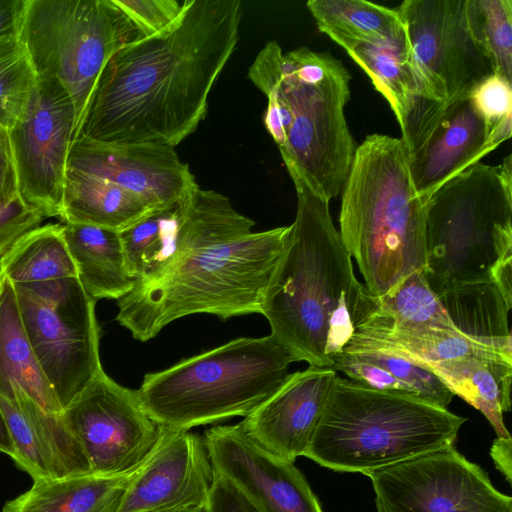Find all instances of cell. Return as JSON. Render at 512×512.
<instances>
[{
  "mask_svg": "<svg viewBox=\"0 0 512 512\" xmlns=\"http://www.w3.org/2000/svg\"><path fill=\"white\" fill-rule=\"evenodd\" d=\"M396 10L419 89L418 102L407 119L470 96L494 73L469 31L466 0H405Z\"/></svg>",
  "mask_w": 512,
  "mask_h": 512,
  "instance_id": "8fae6325",
  "label": "cell"
},
{
  "mask_svg": "<svg viewBox=\"0 0 512 512\" xmlns=\"http://www.w3.org/2000/svg\"><path fill=\"white\" fill-rule=\"evenodd\" d=\"M337 376L331 367L309 366L290 373L280 388L239 424L270 454L294 463L309 447Z\"/></svg>",
  "mask_w": 512,
  "mask_h": 512,
  "instance_id": "ac0fdd59",
  "label": "cell"
},
{
  "mask_svg": "<svg viewBox=\"0 0 512 512\" xmlns=\"http://www.w3.org/2000/svg\"><path fill=\"white\" fill-rule=\"evenodd\" d=\"M292 362L271 335L241 337L146 374L137 393L156 423L190 430L248 416L285 382Z\"/></svg>",
  "mask_w": 512,
  "mask_h": 512,
  "instance_id": "52a82bcc",
  "label": "cell"
},
{
  "mask_svg": "<svg viewBox=\"0 0 512 512\" xmlns=\"http://www.w3.org/2000/svg\"><path fill=\"white\" fill-rule=\"evenodd\" d=\"M297 211L261 303L271 336L297 362L332 367L379 300L354 274L329 202L293 181Z\"/></svg>",
  "mask_w": 512,
  "mask_h": 512,
  "instance_id": "3957f363",
  "label": "cell"
},
{
  "mask_svg": "<svg viewBox=\"0 0 512 512\" xmlns=\"http://www.w3.org/2000/svg\"><path fill=\"white\" fill-rule=\"evenodd\" d=\"M306 5L318 29L336 43L405 36L396 9L364 0H310Z\"/></svg>",
  "mask_w": 512,
  "mask_h": 512,
  "instance_id": "f1b7e54d",
  "label": "cell"
},
{
  "mask_svg": "<svg viewBox=\"0 0 512 512\" xmlns=\"http://www.w3.org/2000/svg\"><path fill=\"white\" fill-rule=\"evenodd\" d=\"M138 38L113 0H26L18 33L35 75L57 79L71 96L76 137L105 64Z\"/></svg>",
  "mask_w": 512,
  "mask_h": 512,
  "instance_id": "9c48e42d",
  "label": "cell"
},
{
  "mask_svg": "<svg viewBox=\"0 0 512 512\" xmlns=\"http://www.w3.org/2000/svg\"><path fill=\"white\" fill-rule=\"evenodd\" d=\"M254 225L225 195L196 184L179 201L171 258L117 300L118 323L145 342L188 315L260 313L290 226L253 232Z\"/></svg>",
  "mask_w": 512,
  "mask_h": 512,
  "instance_id": "7a4b0ae2",
  "label": "cell"
},
{
  "mask_svg": "<svg viewBox=\"0 0 512 512\" xmlns=\"http://www.w3.org/2000/svg\"><path fill=\"white\" fill-rule=\"evenodd\" d=\"M18 196L45 217H59L76 112L55 78L37 77L28 104L8 130Z\"/></svg>",
  "mask_w": 512,
  "mask_h": 512,
  "instance_id": "5bb4252c",
  "label": "cell"
},
{
  "mask_svg": "<svg viewBox=\"0 0 512 512\" xmlns=\"http://www.w3.org/2000/svg\"><path fill=\"white\" fill-rule=\"evenodd\" d=\"M137 28L140 38L159 34L181 15L184 1L177 0H113Z\"/></svg>",
  "mask_w": 512,
  "mask_h": 512,
  "instance_id": "d590c367",
  "label": "cell"
},
{
  "mask_svg": "<svg viewBox=\"0 0 512 512\" xmlns=\"http://www.w3.org/2000/svg\"><path fill=\"white\" fill-rule=\"evenodd\" d=\"M203 439L213 471L231 480L260 512H324L294 463L263 449L239 423L214 426Z\"/></svg>",
  "mask_w": 512,
  "mask_h": 512,
  "instance_id": "2e32d148",
  "label": "cell"
},
{
  "mask_svg": "<svg viewBox=\"0 0 512 512\" xmlns=\"http://www.w3.org/2000/svg\"><path fill=\"white\" fill-rule=\"evenodd\" d=\"M154 209L112 182L67 169L59 216L64 223L121 231Z\"/></svg>",
  "mask_w": 512,
  "mask_h": 512,
  "instance_id": "d4e9b609",
  "label": "cell"
},
{
  "mask_svg": "<svg viewBox=\"0 0 512 512\" xmlns=\"http://www.w3.org/2000/svg\"><path fill=\"white\" fill-rule=\"evenodd\" d=\"M466 420L447 408L337 376L304 457L334 471L366 475L454 445Z\"/></svg>",
  "mask_w": 512,
  "mask_h": 512,
  "instance_id": "8992f818",
  "label": "cell"
},
{
  "mask_svg": "<svg viewBox=\"0 0 512 512\" xmlns=\"http://www.w3.org/2000/svg\"><path fill=\"white\" fill-rule=\"evenodd\" d=\"M490 455L496 469L504 475L506 481L512 480V438L497 437L490 448Z\"/></svg>",
  "mask_w": 512,
  "mask_h": 512,
  "instance_id": "60d3db41",
  "label": "cell"
},
{
  "mask_svg": "<svg viewBox=\"0 0 512 512\" xmlns=\"http://www.w3.org/2000/svg\"><path fill=\"white\" fill-rule=\"evenodd\" d=\"M0 408L13 444L15 465L33 481L61 477L40 433L17 401L0 396Z\"/></svg>",
  "mask_w": 512,
  "mask_h": 512,
  "instance_id": "836d02e7",
  "label": "cell"
},
{
  "mask_svg": "<svg viewBox=\"0 0 512 512\" xmlns=\"http://www.w3.org/2000/svg\"><path fill=\"white\" fill-rule=\"evenodd\" d=\"M26 0H0V38L18 37Z\"/></svg>",
  "mask_w": 512,
  "mask_h": 512,
  "instance_id": "ab89813d",
  "label": "cell"
},
{
  "mask_svg": "<svg viewBox=\"0 0 512 512\" xmlns=\"http://www.w3.org/2000/svg\"><path fill=\"white\" fill-rule=\"evenodd\" d=\"M362 386L417 398L447 408L453 394L426 368L377 349L343 350L331 367Z\"/></svg>",
  "mask_w": 512,
  "mask_h": 512,
  "instance_id": "7402d4cb",
  "label": "cell"
},
{
  "mask_svg": "<svg viewBox=\"0 0 512 512\" xmlns=\"http://www.w3.org/2000/svg\"><path fill=\"white\" fill-rule=\"evenodd\" d=\"M178 224L179 202L154 209L119 231L127 269L136 281L157 273L171 258Z\"/></svg>",
  "mask_w": 512,
  "mask_h": 512,
  "instance_id": "f546056e",
  "label": "cell"
},
{
  "mask_svg": "<svg viewBox=\"0 0 512 512\" xmlns=\"http://www.w3.org/2000/svg\"><path fill=\"white\" fill-rule=\"evenodd\" d=\"M134 471L120 476L92 472L33 481L0 512H118Z\"/></svg>",
  "mask_w": 512,
  "mask_h": 512,
  "instance_id": "603a6c76",
  "label": "cell"
},
{
  "mask_svg": "<svg viewBox=\"0 0 512 512\" xmlns=\"http://www.w3.org/2000/svg\"><path fill=\"white\" fill-rule=\"evenodd\" d=\"M377 512H512V498L454 445L366 474Z\"/></svg>",
  "mask_w": 512,
  "mask_h": 512,
  "instance_id": "7c38bea8",
  "label": "cell"
},
{
  "mask_svg": "<svg viewBox=\"0 0 512 512\" xmlns=\"http://www.w3.org/2000/svg\"><path fill=\"white\" fill-rule=\"evenodd\" d=\"M0 273L13 285L77 277L62 224L40 225L22 235L0 257Z\"/></svg>",
  "mask_w": 512,
  "mask_h": 512,
  "instance_id": "83f0119b",
  "label": "cell"
},
{
  "mask_svg": "<svg viewBox=\"0 0 512 512\" xmlns=\"http://www.w3.org/2000/svg\"><path fill=\"white\" fill-rule=\"evenodd\" d=\"M45 215L20 198L0 208V257L26 232L40 226Z\"/></svg>",
  "mask_w": 512,
  "mask_h": 512,
  "instance_id": "8d00e7d4",
  "label": "cell"
},
{
  "mask_svg": "<svg viewBox=\"0 0 512 512\" xmlns=\"http://www.w3.org/2000/svg\"><path fill=\"white\" fill-rule=\"evenodd\" d=\"M242 14L240 0H185L169 28L121 47L100 73L78 135L175 148L205 118Z\"/></svg>",
  "mask_w": 512,
  "mask_h": 512,
  "instance_id": "6da1fadb",
  "label": "cell"
},
{
  "mask_svg": "<svg viewBox=\"0 0 512 512\" xmlns=\"http://www.w3.org/2000/svg\"><path fill=\"white\" fill-rule=\"evenodd\" d=\"M453 395L479 410L497 437L511 436L503 413L511 409L512 358L470 354L424 366Z\"/></svg>",
  "mask_w": 512,
  "mask_h": 512,
  "instance_id": "ffe728a7",
  "label": "cell"
},
{
  "mask_svg": "<svg viewBox=\"0 0 512 512\" xmlns=\"http://www.w3.org/2000/svg\"><path fill=\"white\" fill-rule=\"evenodd\" d=\"M18 196L8 129L0 125V208L15 201Z\"/></svg>",
  "mask_w": 512,
  "mask_h": 512,
  "instance_id": "f35d334b",
  "label": "cell"
},
{
  "mask_svg": "<svg viewBox=\"0 0 512 512\" xmlns=\"http://www.w3.org/2000/svg\"><path fill=\"white\" fill-rule=\"evenodd\" d=\"M470 97L489 128L494 148L509 139L512 133V82L493 73L473 89Z\"/></svg>",
  "mask_w": 512,
  "mask_h": 512,
  "instance_id": "e575fe53",
  "label": "cell"
},
{
  "mask_svg": "<svg viewBox=\"0 0 512 512\" xmlns=\"http://www.w3.org/2000/svg\"><path fill=\"white\" fill-rule=\"evenodd\" d=\"M378 300L374 313L392 325L460 332L453 325L438 296L429 287L422 270L408 275Z\"/></svg>",
  "mask_w": 512,
  "mask_h": 512,
  "instance_id": "4dcf8cb0",
  "label": "cell"
},
{
  "mask_svg": "<svg viewBox=\"0 0 512 512\" xmlns=\"http://www.w3.org/2000/svg\"><path fill=\"white\" fill-rule=\"evenodd\" d=\"M208 506L211 512H260L231 480L215 472Z\"/></svg>",
  "mask_w": 512,
  "mask_h": 512,
  "instance_id": "74e56055",
  "label": "cell"
},
{
  "mask_svg": "<svg viewBox=\"0 0 512 512\" xmlns=\"http://www.w3.org/2000/svg\"><path fill=\"white\" fill-rule=\"evenodd\" d=\"M36 75L18 37L0 38V125L10 129L23 114Z\"/></svg>",
  "mask_w": 512,
  "mask_h": 512,
  "instance_id": "d6a6232c",
  "label": "cell"
},
{
  "mask_svg": "<svg viewBox=\"0 0 512 512\" xmlns=\"http://www.w3.org/2000/svg\"><path fill=\"white\" fill-rule=\"evenodd\" d=\"M512 155L498 166L477 162L426 200V265L431 290L493 282L512 257Z\"/></svg>",
  "mask_w": 512,
  "mask_h": 512,
  "instance_id": "ba28073f",
  "label": "cell"
},
{
  "mask_svg": "<svg viewBox=\"0 0 512 512\" xmlns=\"http://www.w3.org/2000/svg\"><path fill=\"white\" fill-rule=\"evenodd\" d=\"M169 512H211L208 504L201 506H190L185 508L176 509Z\"/></svg>",
  "mask_w": 512,
  "mask_h": 512,
  "instance_id": "7bdbcfd3",
  "label": "cell"
},
{
  "mask_svg": "<svg viewBox=\"0 0 512 512\" xmlns=\"http://www.w3.org/2000/svg\"><path fill=\"white\" fill-rule=\"evenodd\" d=\"M68 168L112 182L155 209L178 203L197 184L174 147L152 143L101 142L78 135Z\"/></svg>",
  "mask_w": 512,
  "mask_h": 512,
  "instance_id": "e0dca14e",
  "label": "cell"
},
{
  "mask_svg": "<svg viewBox=\"0 0 512 512\" xmlns=\"http://www.w3.org/2000/svg\"><path fill=\"white\" fill-rule=\"evenodd\" d=\"M341 194L339 234L373 296L425 270L426 200L413 185L401 138L367 135Z\"/></svg>",
  "mask_w": 512,
  "mask_h": 512,
  "instance_id": "5b68a950",
  "label": "cell"
},
{
  "mask_svg": "<svg viewBox=\"0 0 512 512\" xmlns=\"http://www.w3.org/2000/svg\"><path fill=\"white\" fill-rule=\"evenodd\" d=\"M450 320L462 334L512 355L508 304L494 282L454 288L440 296Z\"/></svg>",
  "mask_w": 512,
  "mask_h": 512,
  "instance_id": "4316f807",
  "label": "cell"
},
{
  "mask_svg": "<svg viewBox=\"0 0 512 512\" xmlns=\"http://www.w3.org/2000/svg\"><path fill=\"white\" fill-rule=\"evenodd\" d=\"M248 77L267 97L263 123L292 181L328 202L338 196L358 146L345 116L351 75L344 64L308 47L284 53L271 40Z\"/></svg>",
  "mask_w": 512,
  "mask_h": 512,
  "instance_id": "277c9868",
  "label": "cell"
},
{
  "mask_svg": "<svg viewBox=\"0 0 512 512\" xmlns=\"http://www.w3.org/2000/svg\"><path fill=\"white\" fill-rule=\"evenodd\" d=\"M213 479L203 437L161 426L156 445L134 471L118 512H169L207 505Z\"/></svg>",
  "mask_w": 512,
  "mask_h": 512,
  "instance_id": "9a60e30c",
  "label": "cell"
},
{
  "mask_svg": "<svg viewBox=\"0 0 512 512\" xmlns=\"http://www.w3.org/2000/svg\"><path fill=\"white\" fill-rule=\"evenodd\" d=\"M13 286L25 334L64 409L103 370L96 301L77 277Z\"/></svg>",
  "mask_w": 512,
  "mask_h": 512,
  "instance_id": "30bf717a",
  "label": "cell"
},
{
  "mask_svg": "<svg viewBox=\"0 0 512 512\" xmlns=\"http://www.w3.org/2000/svg\"><path fill=\"white\" fill-rule=\"evenodd\" d=\"M405 146L413 185L425 200L495 149L489 128L470 96L442 105Z\"/></svg>",
  "mask_w": 512,
  "mask_h": 512,
  "instance_id": "d6986e66",
  "label": "cell"
},
{
  "mask_svg": "<svg viewBox=\"0 0 512 512\" xmlns=\"http://www.w3.org/2000/svg\"><path fill=\"white\" fill-rule=\"evenodd\" d=\"M62 418L90 471L102 476L135 471L161 431L143 409L137 390L118 384L104 370L64 407Z\"/></svg>",
  "mask_w": 512,
  "mask_h": 512,
  "instance_id": "4fadbf2b",
  "label": "cell"
},
{
  "mask_svg": "<svg viewBox=\"0 0 512 512\" xmlns=\"http://www.w3.org/2000/svg\"><path fill=\"white\" fill-rule=\"evenodd\" d=\"M0 453L8 455L11 459L14 457V448L6 421L0 408Z\"/></svg>",
  "mask_w": 512,
  "mask_h": 512,
  "instance_id": "b9f144b4",
  "label": "cell"
},
{
  "mask_svg": "<svg viewBox=\"0 0 512 512\" xmlns=\"http://www.w3.org/2000/svg\"><path fill=\"white\" fill-rule=\"evenodd\" d=\"M18 390L44 411L62 414L25 334L14 286L0 273V396L12 400Z\"/></svg>",
  "mask_w": 512,
  "mask_h": 512,
  "instance_id": "44dd1931",
  "label": "cell"
},
{
  "mask_svg": "<svg viewBox=\"0 0 512 512\" xmlns=\"http://www.w3.org/2000/svg\"><path fill=\"white\" fill-rule=\"evenodd\" d=\"M466 19L494 73L512 82V0H466Z\"/></svg>",
  "mask_w": 512,
  "mask_h": 512,
  "instance_id": "1f68e13d",
  "label": "cell"
},
{
  "mask_svg": "<svg viewBox=\"0 0 512 512\" xmlns=\"http://www.w3.org/2000/svg\"><path fill=\"white\" fill-rule=\"evenodd\" d=\"M62 231L77 278L92 299L118 300L133 288L119 231L74 223H63Z\"/></svg>",
  "mask_w": 512,
  "mask_h": 512,
  "instance_id": "cb8c5ba5",
  "label": "cell"
},
{
  "mask_svg": "<svg viewBox=\"0 0 512 512\" xmlns=\"http://www.w3.org/2000/svg\"><path fill=\"white\" fill-rule=\"evenodd\" d=\"M337 44L369 76L401 126L419 99L406 34L397 39L341 40Z\"/></svg>",
  "mask_w": 512,
  "mask_h": 512,
  "instance_id": "484cf974",
  "label": "cell"
}]
</instances>
